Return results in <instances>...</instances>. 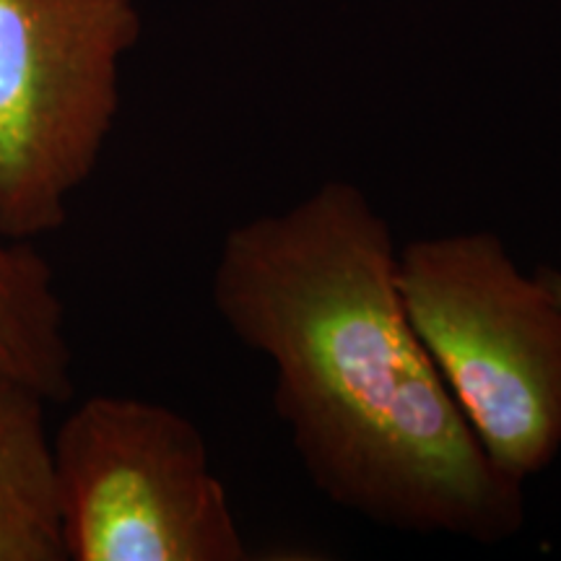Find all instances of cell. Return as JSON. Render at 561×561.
Here are the masks:
<instances>
[{
    "label": "cell",
    "mask_w": 561,
    "mask_h": 561,
    "mask_svg": "<svg viewBox=\"0 0 561 561\" xmlns=\"http://www.w3.org/2000/svg\"><path fill=\"white\" fill-rule=\"evenodd\" d=\"M210 299L273 371V411L328 502L385 530L502 543L528 520L413 331L398 242L369 195L333 178L221 240Z\"/></svg>",
    "instance_id": "6da1fadb"
},
{
    "label": "cell",
    "mask_w": 561,
    "mask_h": 561,
    "mask_svg": "<svg viewBox=\"0 0 561 561\" xmlns=\"http://www.w3.org/2000/svg\"><path fill=\"white\" fill-rule=\"evenodd\" d=\"M42 392L0 371V561H66Z\"/></svg>",
    "instance_id": "5b68a950"
},
{
    "label": "cell",
    "mask_w": 561,
    "mask_h": 561,
    "mask_svg": "<svg viewBox=\"0 0 561 561\" xmlns=\"http://www.w3.org/2000/svg\"><path fill=\"white\" fill-rule=\"evenodd\" d=\"M140 32L136 0H0V234L34 244L68 221Z\"/></svg>",
    "instance_id": "277c9868"
},
{
    "label": "cell",
    "mask_w": 561,
    "mask_h": 561,
    "mask_svg": "<svg viewBox=\"0 0 561 561\" xmlns=\"http://www.w3.org/2000/svg\"><path fill=\"white\" fill-rule=\"evenodd\" d=\"M538 273H541L546 284L551 286V291L557 294V299L561 301V268H553V265H541Z\"/></svg>",
    "instance_id": "52a82bcc"
},
{
    "label": "cell",
    "mask_w": 561,
    "mask_h": 561,
    "mask_svg": "<svg viewBox=\"0 0 561 561\" xmlns=\"http://www.w3.org/2000/svg\"><path fill=\"white\" fill-rule=\"evenodd\" d=\"M398 289L483 453L528 483L561 455V301L489 229L398 244Z\"/></svg>",
    "instance_id": "7a4b0ae2"
},
{
    "label": "cell",
    "mask_w": 561,
    "mask_h": 561,
    "mask_svg": "<svg viewBox=\"0 0 561 561\" xmlns=\"http://www.w3.org/2000/svg\"><path fill=\"white\" fill-rule=\"evenodd\" d=\"M66 561H244L248 543L198 426L164 403L91 396L53 432Z\"/></svg>",
    "instance_id": "3957f363"
},
{
    "label": "cell",
    "mask_w": 561,
    "mask_h": 561,
    "mask_svg": "<svg viewBox=\"0 0 561 561\" xmlns=\"http://www.w3.org/2000/svg\"><path fill=\"white\" fill-rule=\"evenodd\" d=\"M0 371L50 403L73 396V346L50 263L32 242L0 234Z\"/></svg>",
    "instance_id": "8992f818"
}]
</instances>
